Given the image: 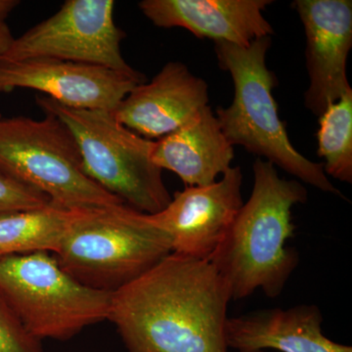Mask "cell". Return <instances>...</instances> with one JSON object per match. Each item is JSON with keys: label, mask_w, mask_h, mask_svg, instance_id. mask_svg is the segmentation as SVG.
I'll return each instance as SVG.
<instances>
[{"label": "cell", "mask_w": 352, "mask_h": 352, "mask_svg": "<svg viewBox=\"0 0 352 352\" xmlns=\"http://www.w3.org/2000/svg\"><path fill=\"white\" fill-rule=\"evenodd\" d=\"M252 171L251 196L208 259L232 300L258 289L278 298L300 263L298 252L287 242L295 236L292 208L307 203V188L298 180L280 177L276 166L261 157Z\"/></svg>", "instance_id": "2"}, {"label": "cell", "mask_w": 352, "mask_h": 352, "mask_svg": "<svg viewBox=\"0 0 352 352\" xmlns=\"http://www.w3.org/2000/svg\"><path fill=\"white\" fill-rule=\"evenodd\" d=\"M0 352H43L41 340L28 332L0 292Z\"/></svg>", "instance_id": "19"}, {"label": "cell", "mask_w": 352, "mask_h": 352, "mask_svg": "<svg viewBox=\"0 0 352 352\" xmlns=\"http://www.w3.org/2000/svg\"><path fill=\"white\" fill-rule=\"evenodd\" d=\"M171 252L170 235L122 204L85 210L53 256L76 281L113 294Z\"/></svg>", "instance_id": "4"}, {"label": "cell", "mask_w": 352, "mask_h": 352, "mask_svg": "<svg viewBox=\"0 0 352 352\" xmlns=\"http://www.w3.org/2000/svg\"><path fill=\"white\" fill-rule=\"evenodd\" d=\"M0 292L32 336L63 342L107 320L113 295L76 281L47 252L0 256Z\"/></svg>", "instance_id": "7"}, {"label": "cell", "mask_w": 352, "mask_h": 352, "mask_svg": "<svg viewBox=\"0 0 352 352\" xmlns=\"http://www.w3.org/2000/svg\"><path fill=\"white\" fill-rule=\"evenodd\" d=\"M19 3L20 2L16 0H0V25L4 24L7 16Z\"/></svg>", "instance_id": "21"}, {"label": "cell", "mask_w": 352, "mask_h": 352, "mask_svg": "<svg viewBox=\"0 0 352 352\" xmlns=\"http://www.w3.org/2000/svg\"><path fill=\"white\" fill-rule=\"evenodd\" d=\"M323 315L315 305L256 310L228 317V349L237 352H352V347L328 339L322 332Z\"/></svg>", "instance_id": "14"}, {"label": "cell", "mask_w": 352, "mask_h": 352, "mask_svg": "<svg viewBox=\"0 0 352 352\" xmlns=\"http://www.w3.org/2000/svg\"><path fill=\"white\" fill-rule=\"evenodd\" d=\"M242 185V170L231 166L221 179L186 186L163 210L147 215L170 235L173 252L208 261L244 205Z\"/></svg>", "instance_id": "10"}, {"label": "cell", "mask_w": 352, "mask_h": 352, "mask_svg": "<svg viewBox=\"0 0 352 352\" xmlns=\"http://www.w3.org/2000/svg\"><path fill=\"white\" fill-rule=\"evenodd\" d=\"M113 9V0H68L54 15L14 39L0 61L54 58L132 73L135 69L120 51L126 34L116 25Z\"/></svg>", "instance_id": "8"}, {"label": "cell", "mask_w": 352, "mask_h": 352, "mask_svg": "<svg viewBox=\"0 0 352 352\" xmlns=\"http://www.w3.org/2000/svg\"><path fill=\"white\" fill-rule=\"evenodd\" d=\"M231 300L210 261L171 252L113 293L108 320L129 352H227Z\"/></svg>", "instance_id": "1"}, {"label": "cell", "mask_w": 352, "mask_h": 352, "mask_svg": "<svg viewBox=\"0 0 352 352\" xmlns=\"http://www.w3.org/2000/svg\"><path fill=\"white\" fill-rule=\"evenodd\" d=\"M271 0H143L139 8L164 29L183 28L199 38L248 47L274 34L264 17Z\"/></svg>", "instance_id": "13"}, {"label": "cell", "mask_w": 352, "mask_h": 352, "mask_svg": "<svg viewBox=\"0 0 352 352\" xmlns=\"http://www.w3.org/2000/svg\"><path fill=\"white\" fill-rule=\"evenodd\" d=\"M0 168L43 192L56 207L78 210L124 204L85 173L75 136L51 113L38 120L0 115Z\"/></svg>", "instance_id": "6"}, {"label": "cell", "mask_w": 352, "mask_h": 352, "mask_svg": "<svg viewBox=\"0 0 352 352\" xmlns=\"http://www.w3.org/2000/svg\"><path fill=\"white\" fill-rule=\"evenodd\" d=\"M307 36L309 87L305 107L321 117L352 91L346 64L352 47L351 0H296L293 3Z\"/></svg>", "instance_id": "11"}, {"label": "cell", "mask_w": 352, "mask_h": 352, "mask_svg": "<svg viewBox=\"0 0 352 352\" xmlns=\"http://www.w3.org/2000/svg\"><path fill=\"white\" fill-rule=\"evenodd\" d=\"M152 159L162 170L179 176L186 186H207L231 168L234 148L207 106L179 129L155 141Z\"/></svg>", "instance_id": "15"}, {"label": "cell", "mask_w": 352, "mask_h": 352, "mask_svg": "<svg viewBox=\"0 0 352 352\" xmlns=\"http://www.w3.org/2000/svg\"><path fill=\"white\" fill-rule=\"evenodd\" d=\"M208 85L180 62H170L149 83L136 85L113 111V117L139 135L162 138L208 106Z\"/></svg>", "instance_id": "12"}, {"label": "cell", "mask_w": 352, "mask_h": 352, "mask_svg": "<svg viewBox=\"0 0 352 352\" xmlns=\"http://www.w3.org/2000/svg\"><path fill=\"white\" fill-rule=\"evenodd\" d=\"M87 208L46 207L0 214V256L55 254Z\"/></svg>", "instance_id": "16"}, {"label": "cell", "mask_w": 352, "mask_h": 352, "mask_svg": "<svg viewBox=\"0 0 352 352\" xmlns=\"http://www.w3.org/2000/svg\"><path fill=\"white\" fill-rule=\"evenodd\" d=\"M270 46V36L256 39L248 47L215 43L219 67L230 74L235 89L231 105L217 110L221 131L231 145L243 146L315 188L342 196L323 164L308 160L289 141L273 96L276 78L266 66Z\"/></svg>", "instance_id": "3"}, {"label": "cell", "mask_w": 352, "mask_h": 352, "mask_svg": "<svg viewBox=\"0 0 352 352\" xmlns=\"http://www.w3.org/2000/svg\"><path fill=\"white\" fill-rule=\"evenodd\" d=\"M45 194L0 168V214L36 210L50 205Z\"/></svg>", "instance_id": "18"}, {"label": "cell", "mask_w": 352, "mask_h": 352, "mask_svg": "<svg viewBox=\"0 0 352 352\" xmlns=\"http://www.w3.org/2000/svg\"><path fill=\"white\" fill-rule=\"evenodd\" d=\"M14 38L11 34L8 25L4 24L0 25V59L6 55L7 51L12 45Z\"/></svg>", "instance_id": "20"}, {"label": "cell", "mask_w": 352, "mask_h": 352, "mask_svg": "<svg viewBox=\"0 0 352 352\" xmlns=\"http://www.w3.org/2000/svg\"><path fill=\"white\" fill-rule=\"evenodd\" d=\"M36 103L68 126L82 153L83 170L102 188L146 214L170 204L163 170L152 159L155 141L122 126L110 111L69 108L47 96L36 97Z\"/></svg>", "instance_id": "5"}, {"label": "cell", "mask_w": 352, "mask_h": 352, "mask_svg": "<svg viewBox=\"0 0 352 352\" xmlns=\"http://www.w3.org/2000/svg\"><path fill=\"white\" fill-rule=\"evenodd\" d=\"M319 157L326 175L352 183V91L332 104L319 117L317 131Z\"/></svg>", "instance_id": "17"}, {"label": "cell", "mask_w": 352, "mask_h": 352, "mask_svg": "<svg viewBox=\"0 0 352 352\" xmlns=\"http://www.w3.org/2000/svg\"><path fill=\"white\" fill-rule=\"evenodd\" d=\"M145 76L54 58L0 61V92L29 88L67 107L113 112Z\"/></svg>", "instance_id": "9"}]
</instances>
